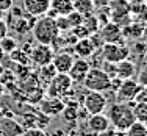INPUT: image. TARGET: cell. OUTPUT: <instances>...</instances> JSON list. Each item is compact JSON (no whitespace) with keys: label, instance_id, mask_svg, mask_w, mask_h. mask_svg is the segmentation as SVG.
Here are the masks:
<instances>
[{"label":"cell","instance_id":"6da1fadb","mask_svg":"<svg viewBox=\"0 0 147 136\" xmlns=\"http://www.w3.org/2000/svg\"><path fill=\"white\" fill-rule=\"evenodd\" d=\"M31 31H33V38L38 41V44H47V45L53 44L57 41V38L59 36V33H61L58 30L55 17L49 14L36 17Z\"/></svg>","mask_w":147,"mask_h":136},{"label":"cell","instance_id":"7a4b0ae2","mask_svg":"<svg viewBox=\"0 0 147 136\" xmlns=\"http://www.w3.org/2000/svg\"><path fill=\"white\" fill-rule=\"evenodd\" d=\"M133 102L124 103V102H116L110 106L108 110V121H110V127H113L116 131L125 133L128 127L135 122V116H133L131 110Z\"/></svg>","mask_w":147,"mask_h":136},{"label":"cell","instance_id":"3957f363","mask_svg":"<svg viewBox=\"0 0 147 136\" xmlns=\"http://www.w3.org/2000/svg\"><path fill=\"white\" fill-rule=\"evenodd\" d=\"M83 86L88 91H97V92H105L110 91L111 78L107 75V72L102 67H91L83 80Z\"/></svg>","mask_w":147,"mask_h":136},{"label":"cell","instance_id":"277c9868","mask_svg":"<svg viewBox=\"0 0 147 136\" xmlns=\"http://www.w3.org/2000/svg\"><path fill=\"white\" fill-rule=\"evenodd\" d=\"M130 55V47L127 44L121 42H103L102 45V57L105 61L119 63L122 60H127Z\"/></svg>","mask_w":147,"mask_h":136},{"label":"cell","instance_id":"5b68a950","mask_svg":"<svg viewBox=\"0 0 147 136\" xmlns=\"http://www.w3.org/2000/svg\"><path fill=\"white\" fill-rule=\"evenodd\" d=\"M74 85V81L71 80V77L69 74H57L52 78V81L47 85V96L50 97H59L61 99L63 96H66V94L71 91Z\"/></svg>","mask_w":147,"mask_h":136},{"label":"cell","instance_id":"8992f818","mask_svg":"<svg viewBox=\"0 0 147 136\" xmlns=\"http://www.w3.org/2000/svg\"><path fill=\"white\" fill-rule=\"evenodd\" d=\"M108 99L103 92H97V91H89L85 96L83 100V106L88 111V114H99L107 110Z\"/></svg>","mask_w":147,"mask_h":136},{"label":"cell","instance_id":"52a82bcc","mask_svg":"<svg viewBox=\"0 0 147 136\" xmlns=\"http://www.w3.org/2000/svg\"><path fill=\"white\" fill-rule=\"evenodd\" d=\"M55 55V50L52 48V45H47V44H38L36 47H33L30 50L28 57H30V61L33 63L34 66L41 67V66H45V64H50L52 63V58Z\"/></svg>","mask_w":147,"mask_h":136},{"label":"cell","instance_id":"ba28073f","mask_svg":"<svg viewBox=\"0 0 147 136\" xmlns=\"http://www.w3.org/2000/svg\"><path fill=\"white\" fill-rule=\"evenodd\" d=\"M139 89V83L136 81V78H130V80H121V83L116 88V97L117 102H124V103H130L133 102L136 92Z\"/></svg>","mask_w":147,"mask_h":136},{"label":"cell","instance_id":"9c48e42d","mask_svg":"<svg viewBox=\"0 0 147 136\" xmlns=\"http://www.w3.org/2000/svg\"><path fill=\"white\" fill-rule=\"evenodd\" d=\"M39 108H41V113L47 117H55L59 116L63 111L66 110V105L59 97H45V99H41L39 102Z\"/></svg>","mask_w":147,"mask_h":136},{"label":"cell","instance_id":"30bf717a","mask_svg":"<svg viewBox=\"0 0 147 136\" xmlns=\"http://www.w3.org/2000/svg\"><path fill=\"white\" fill-rule=\"evenodd\" d=\"M22 8L25 14L31 17H41L47 14L50 8V0H22Z\"/></svg>","mask_w":147,"mask_h":136},{"label":"cell","instance_id":"8fae6325","mask_svg":"<svg viewBox=\"0 0 147 136\" xmlns=\"http://www.w3.org/2000/svg\"><path fill=\"white\" fill-rule=\"evenodd\" d=\"M99 34H100L103 42H121V41H124L122 27H119L117 24L113 22V20L105 24L102 27V30L99 31Z\"/></svg>","mask_w":147,"mask_h":136},{"label":"cell","instance_id":"7c38bea8","mask_svg":"<svg viewBox=\"0 0 147 136\" xmlns=\"http://www.w3.org/2000/svg\"><path fill=\"white\" fill-rule=\"evenodd\" d=\"M74 60H75V58H74V55L71 52L61 50V52H55L53 58H52V64L57 69L58 74H67Z\"/></svg>","mask_w":147,"mask_h":136},{"label":"cell","instance_id":"4fadbf2b","mask_svg":"<svg viewBox=\"0 0 147 136\" xmlns=\"http://www.w3.org/2000/svg\"><path fill=\"white\" fill-rule=\"evenodd\" d=\"M89 69H91L89 63L86 60H83V58H78V60H74L67 74L74 83H83V80H85V77L88 74Z\"/></svg>","mask_w":147,"mask_h":136},{"label":"cell","instance_id":"5bb4252c","mask_svg":"<svg viewBox=\"0 0 147 136\" xmlns=\"http://www.w3.org/2000/svg\"><path fill=\"white\" fill-rule=\"evenodd\" d=\"M22 133L24 128L19 124V121L6 116L0 117V136H20Z\"/></svg>","mask_w":147,"mask_h":136},{"label":"cell","instance_id":"9a60e30c","mask_svg":"<svg viewBox=\"0 0 147 136\" xmlns=\"http://www.w3.org/2000/svg\"><path fill=\"white\" fill-rule=\"evenodd\" d=\"M88 128H89L91 131H92L94 135L107 133L108 128H110V121H108V116H105L103 113H99V114H89Z\"/></svg>","mask_w":147,"mask_h":136},{"label":"cell","instance_id":"2e32d148","mask_svg":"<svg viewBox=\"0 0 147 136\" xmlns=\"http://www.w3.org/2000/svg\"><path fill=\"white\" fill-rule=\"evenodd\" d=\"M71 11H74V3L72 0H50V8L47 14L55 16H67Z\"/></svg>","mask_w":147,"mask_h":136},{"label":"cell","instance_id":"e0dca14e","mask_svg":"<svg viewBox=\"0 0 147 136\" xmlns=\"http://www.w3.org/2000/svg\"><path fill=\"white\" fill-rule=\"evenodd\" d=\"M136 75V64L133 61L127 60H122L116 63V78L117 80H130L135 78Z\"/></svg>","mask_w":147,"mask_h":136},{"label":"cell","instance_id":"ac0fdd59","mask_svg":"<svg viewBox=\"0 0 147 136\" xmlns=\"http://www.w3.org/2000/svg\"><path fill=\"white\" fill-rule=\"evenodd\" d=\"M96 45L94 42L91 41V38H83V39H77L75 44H74V52H75V55H78L80 58H83V60H86V58H89L91 55H94V52H96Z\"/></svg>","mask_w":147,"mask_h":136},{"label":"cell","instance_id":"d6986e66","mask_svg":"<svg viewBox=\"0 0 147 136\" xmlns=\"http://www.w3.org/2000/svg\"><path fill=\"white\" fill-rule=\"evenodd\" d=\"M108 8L111 13V19L122 16H130L131 13V5L128 0H110L108 2Z\"/></svg>","mask_w":147,"mask_h":136},{"label":"cell","instance_id":"ffe728a7","mask_svg":"<svg viewBox=\"0 0 147 136\" xmlns=\"http://www.w3.org/2000/svg\"><path fill=\"white\" fill-rule=\"evenodd\" d=\"M57 74H58L57 69H55L53 64L50 63V64H45V66H41L39 67V74H38L36 80H38L39 85H42L44 88H47V85L52 81V78H53Z\"/></svg>","mask_w":147,"mask_h":136},{"label":"cell","instance_id":"44dd1931","mask_svg":"<svg viewBox=\"0 0 147 136\" xmlns=\"http://www.w3.org/2000/svg\"><path fill=\"white\" fill-rule=\"evenodd\" d=\"M72 3H74V9L77 13H80L83 17L88 14H92L94 9H96L92 0H72Z\"/></svg>","mask_w":147,"mask_h":136},{"label":"cell","instance_id":"7402d4cb","mask_svg":"<svg viewBox=\"0 0 147 136\" xmlns=\"http://www.w3.org/2000/svg\"><path fill=\"white\" fill-rule=\"evenodd\" d=\"M133 110V116H135V121L142 122V124H147V103L146 102H133L131 105Z\"/></svg>","mask_w":147,"mask_h":136},{"label":"cell","instance_id":"603a6c76","mask_svg":"<svg viewBox=\"0 0 147 136\" xmlns=\"http://www.w3.org/2000/svg\"><path fill=\"white\" fill-rule=\"evenodd\" d=\"M8 57H9V60L17 63L19 66H27L30 63L28 53H27V52H24L22 48H19V47H17L16 50H13L11 53H8Z\"/></svg>","mask_w":147,"mask_h":136},{"label":"cell","instance_id":"cb8c5ba5","mask_svg":"<svg viewBox=\"0 0 147 136\" xmlns=\"http://www.w3.org/2000/svg\"><path fill=\"white\" fill-rule=\"evenodd\" d=\"M125 136H147V124L135 121L125 131Z\"/></svg>","mask_w":147,"mask_h":136},{"label":"cell","instance_id":"d4e9b609","mask_svg":"<svg viewBox=\"0 0 147 136\" xmlns=\"http://www.w3.org/2000/svg\"><path fill=\"white\" fill-rule=\"evenodd\" d=\"M82 25L85 27V28L89 31V33H96V31H99V28H100L99 19H97V16L94 14V13H92V14H88V16L83 17Z\"/></svg>","mask_w":147,"mask_h":136},{"label":"cell","instance_id":"484cf974","mask_svg":"<svg viewBox=\"0 0 147 136\" xmlns=\"http://www.w3.org/2000/svg\"><path fill=\"white\" fill-rule=\"evenodd\" d=\"M0 47L3 48L5 55H8V53H11L13 50H16V48L19 47V44H17V39H16V38L5 36L2 41H0Z\"/></svg>","mask_w":147,"mask_h":136},{"label":"cell","instance_id":"4316f807","mask_svg":"<svg viewBox=\"0 0 147 136\" xmlns=\"http://www.w3.org/2000/svg\"><path fill=\"white\" fill-rule=\"evenodd\" d=\"M66 20H67V24H69V28H75V27H78V25H82V22H83V16L80 14V13H77L75 9L74 11H71L67 16H66Z\"/></svg>","mask_w":147,"mask_h":136},{"label":"cell","instance_id":"83f0119b","mask_svg":"<svg viewBox=\"0 0 147 136\" xmlns=\"http://www.w3.org/2000/svg\"><path fill=\"white\" fill-rule=\"evenodd\" d=\"M103 71L107 72V75L110 78H116V63H110V61H105L103 63Z\"/></svg>","mask_w":147,"mask_h":136},{"label":"cell","instance_id":"f1b7e54d","mask_svg":"<svg viewBox=\"0 0 147 136\" xmlns=\"http://www.w3.org/2000/svg\"><path fill=\"white\" fill-rule=\"evenodd\" d=\"M133 102H146L147 103V86H139L138 92H136L135 99H133Z\"/></svg>","mask_w":147,"mask_h":136},{"label":"cell","instance_id":"f546056e","mask_svg":"<svg viewBox=\"0 0 147 136\" xmlns=\"http://www.w3.org/2000/svg\"><path fill=\"white\" fill-rule=\"evenodd\" d=\"M20 136H47L44 131V128H28V130H24V133Z\"/></svg>","mask_w":147,"mask_h":136},{"label":"cell","instance_id":"4dcf8cb0","mask_svg":"<svg viewBox=\"0 0 147 136\" xmlns=\"http://www.w3.org/2000/svg\"><path fill=\"white\" fill-rule=\"evenodd\" d=\"M8 31H9V25L6 24V20L0 19V41L5 36H8Z\"/></svg>","mask_w":147,"mask_h":136},{"label":"cell","instance_id":"1f68e13d","mask_svg":"<svg viewBox=\"0 0 147 136\" xmlns=\"http://www.w3.org/2000/svg\"><path fill=\"white\" fill-rule=\"evenodd\" d=\"M136 81L139 83V86H147V66L144 69H142L141 72H139L138 78H136Z\"/></svg>","mask_w":147,"mask_h":136},{"label":"cell","instance_id":"d6a6232c","mask_svg":"<svg viewBox=\"0 0 147 136\" xmlns=\"http://www.w3.org/2000/svg\"><path fill=\"white\" fill-rule=\"evenodd\" d=\"M13 0H0V11L2 13H8L13 8Z\"/></svg>","mask_w":147,"mask_h":136},{"label":"cell","instance_id":"836d02e7","mask_svg":"<svg viewBox=\"0 0 147 136\" xmlns=\"http://www.w3.org/2000/svg\"><path fill=\"white\" fill-rule=\"evenodd\" d=\"M94 2V6H108V2H110V0H92Z\"/></svg>","mask_w":147,"mask_h":136},{"label":"cell","instance_id":"e575fe53","mask_svg":"<svg viewBox=\"0 0 147 136\" xmlns=\"http://www.w3.org/2000/svg\"><path fill=\"white\" fill-rule=\"evenodd\" d=\"M3 94H5V85H3L2 81H0V99L3 97Z\"/></svg>","mask_w":147,"mask_h":136},{"label":"cell","instance_id":"d590c367","mask_svg":"<svg viewBox=\"0 0 147 136\" xmlns=\"http://www.w3.org/2000/svg\"><path fill=\"white\" fill-rule=\"evenodd\" d=\"M3 72H5V67H3L2 61H0V80H2V77H3Z\"/></svg>","mask_w":147,"mask_h":136},{"label":"cell","instance_id":"8d00e7d4","mask_svg":"<svg viewBox=\"0 0 147 136\" xmlns=\"http://www.w3.org/2000/svg\"><path fill=\"white\" fill-rule=\"evenodd\" d=\"M3 58H5V52H3V48L0 47V61H2Z\"/></svg>","mask_w":147,"mask_h":136},{"label":"cell","instance_id":"74e56055","mask_svg":"<svg viewBox=\"0 0 147 136\" xmlns=\"http://www.w3.org/2000/svg\"><path fill=\"white\" fill-rule=\"evenodd\" d=\"M144 55H146V57H144V64L147 66V52H146V53H144Z\"/></svg>","mask_w":147,"mask_h":136},{"label":"cell","instance_id":"f35d334b","mask_svg":"<svg viewBox=\"0 0 147 136\" xmlns=\"http://www.w3.org/2000/svg\"><path fill=\"white\" fill-rule=\"evenodd\" d=\"M3 116V113H2V110H0V117H2Z\"/></svg>","mask_w":147,"mask_h":136}]
</instances>
